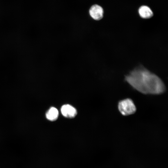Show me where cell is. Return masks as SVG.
<instances>
[{
    "label": "cell",
    "instance_id": "8992f818",
    "mask_svg": "<svg viewBox=\"0 0 168 168\" xmlns=\"http://www.w3.org/2000/svg\"><path fill=\"white\" fill-rule=\"evenodd\" d=\"M58 116V112L57 109L54 107H51L46 114L47 119L51 121L56 120Z\"/></svg>",
    "mask_w": 168,
    "mask_h": 168
},
{
    "label": "cell",
    "instance_id": "3957f363",
    "mask_svg": "<svg viewBox=\"0 0 168 168\" xmlns=\"http://www.w3.org/2000/svg\"><path fill=\"white\" fill-rule=\"evenodd\" d=\"M89 13L93 19L96 20H99L103 17L104 11L101 6L95 4L91 7L89 9Z\"/></svg>",
    "mask_w": 168,
    "mask_h": 168
},
{
    "label": "cell",
    "instance_id": "7a4b0ae2",
    "mask_svg": "<svg viewBox=\"0 0 168 168\" xmlns=\"http://www.w3.org/2000/svg\"><path fill=\"white\" fill-rule=\"evenodd\" d=\"M118 109L121 114L124 116L132 114L136 110V108L133 101L129 98L120 100L118 104Z\"/></svg>",
    "mask_w": 168,
    "mask_h": 168
},
{
    "label": "cell",
    "instance_id": "5b68a950",
    "mask_svg": "<svg viewBox=\"0 0 168 168\" xmlns=\"http://www.w3.org/2000/svg\"><path fill=\"white\" fill-rule=\"evenodd\" d=\"M138 12L140 16L144 19L150 18L153 16V13L151 9L146 6H141L139 9Z\"/></svg>",
    "mask_w": 168,
    "mask_h": 168
},
{
    "label": "cell",
    "instance_id": "277c9868",
    "mask_svg": "<svg viewBox=\"0 0 168 168\" xmlns=\"http://www.w3.org/2000/svg\"><path fill=\"white\" fill-rule=\"evenodd\" d=\"M62 115L65 117L72 118L74 117L77 114L76 109L72 105L66 104L63 105L61 109Z\"/></svg>",
    "mask_w": 168,
    "mask_h": 168
},
{
    "label": "cell",
    "instance_id": "6da1fadb",
    "mask_svg": "<svg viewBox=\"0 0 168 168\" xmlns=\"http://www.w3.org/2000/svg\"><path fill=\"white\" fill-rule=\"evenodd\" d=\"M125 80L133 88L142 94L158 95L166 90L162 80L143 67H138L131 71L126 76Z\"/></svg>",
    "mask_w": 168,
    "mask_h": 168
}]
</instances>
